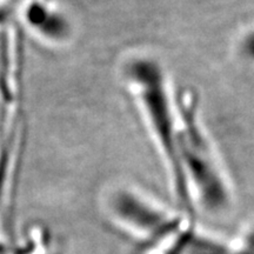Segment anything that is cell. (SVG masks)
I'll list each match as a JSON object with an SVG mask.
<instances>
[{"instance_id": "obj_1", "label": "cell", "mask_w": 254, "mask_h": 254, "mask_svg": "<svg viewBox=\"0 0 254 254\" xmlns=\"http://www.w3.org/2000/svg\"><path fill=\"white\" fill-rule=\"evenodd\" d=\"M126 74L135 87L144 103V107L155 135L158 136L164 153L171 165L177 194L180 202L190 212L186 174L179 154L178 133L174 127L168 97L165 86V78L160 66L151 59L140 58L128 63Z\"/></svg>"}, {"instance_id": "obj_2", "label": "cell", "mask_w": 254, "mask_h": 254, "mask_svg": "<svg viewBox=\"0 0 254 254\" xmlns=\"http://www.w3.org/2000/svg\"><path fill=\"white\" fill-rule=\"evenodd\" d=\"M180 104L183 128L178 132V144L184 171L198 190L205 208L211 212L224 211L230 200L227 186L198 124L194 104L189 97Z\"/></svg>"}, {"instance_id": "obj_3", "label": "cell", "mask_w": 254, "mask_h": 254, "mask_svg": "<svg viewBox=\"0 0 254 254\" xmlns=\"http://www.w3.org/2000/svg\"><path fill=\"white\" fill-rule=\"evenodd\" d=\"M116 214L134 227L148 232L152 236L164 237L176 230L174 221L150 204L127 190L116 193L112 199Z\"/></svg>"}, {"instance_id": "obj_4", "label": "cell", "mask_w": 254, "mask_h": 254, "mask_svg": "<svg viewBox=\"0 0 254 254\" xmlns=\"http://www.w3.org/2000/svg\"><path fill=\"white\" fill-rule=\"evenodd\" d=\"M171 254H232L224 246L195 234H186L178 240Z\"/></svg>"}, {"instance_id": "obj_5", "label": "cell", "mask_w": 254, "mask_h": 254, "mask_svg": "<svg viewBox=\"0 0 254 254\" xmlns=\"http://www.w3.org/2000/svg\"><path fill=\"white\" fill-rule=\"evenodd\" d=\"M240 50L244 57L254 62V31L246 34L240 44Z\"/></svg>"}]
</instances>
